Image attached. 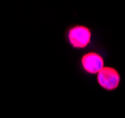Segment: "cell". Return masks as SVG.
I'll return each instance as SVG.
<instances>
[{
  "mask_svg": "<svg viewBox=\"0 0 125 118\" xmlns=\"http://www.w3.org/2000/svg\"><path fill=\"white\" fill-rule=\"evenodd\" d=\"M97 82L103 89L106 91H113L119 86L120 75L117 69L105 66L98 73Z\"/></svg>",
  "mask_w": 125,
  "mask_h": 118,
  "instance_id": "6da1fadb",
  "label": "cell"
},
{
  "mask_svg": "<svg viewBox=\"0 0 125 118\" xmlns=\"http://www.w3.org/2000/svg\"><path fill=\"white\" fill-rule=\"evenodd\" d=\"M71 44L75 48H84L88 46L91 40V31L84 26H75L72 27L68 33Z\"/></svg>",
  "mask_w": 125,
  "mask_h": 118,
  "instance_id": "7a4b0ae2",
  "label": "cell"
},
{
  "mask_svg": "<svg viewBox=\"0 0 125 118\" xmlns=\"http://www.w3.org/2000/svg\"><path fill=\"white\" fill-rule=\"evenodd\" d=\"M82 66L89 74H98L104 67V61L100 54L90 52L84 55L81 60Z\"/></svg>",
  "mask_w": 125,
  "mask_h": 118,
  "instance_id": "3957f363",
  "label": "cell"
}]
</instances>
